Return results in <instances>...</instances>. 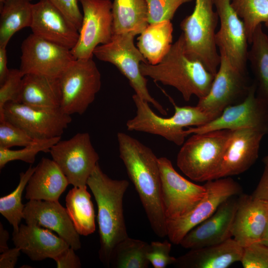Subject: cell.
I'll use <instances>...</instances> for the list:
<instances>
[{
  "instance_id": "obj_1",
  "label": "cell",
  "mask_w": 268,
  "mask_h": 268,
  "mask_svg": "<svg viewBox=\"0 0 268 268\" xmlns=\"http://www.w3.org/2000/svg\"><path fill=\"white\" fill-rule=\"evenodd\" d=\"M120 157L140 200L154 233L167 236L166 220L161 198L158 158L148 146L134 137L118 132Z\"/></svg>"
},
{
  "instance_id": "obj_2",
  "label": "cell",
  "mask_w": 268,
  "mask_h": 268,
  "mask_svg": "<svg viewBox=\"0 0 268 268\" xmlns=\"http://www.w3.org/2000/svg\"><path fill=\"white\" fill-rule=\"evenodd\" d=\"M87 185L94 197L98 208L99 258L104 266L109 267L113 250L129 237L124 216L123 199L129 182L124 179H111L103 172L98 163Z\"/></svg>"
},
{
  "instance_id": "obj_3",
  "label": "cell",
  "mask_w": 268,
  "mask_h": 268,
  "mask_svg": "<svg viewBox=\"0 0 268 268\" xmlns=\"http://www.w3.org/2000/svg\"><path fill=\"white\" fill-rule=\"evenodd\" d=\"M140 69L145 77L175 88L186 101L194 95L199 99L205 96L214 77L202 63L187 56L183 33L159 63H141Z\"/></svg>"
},
{
  "instance_id": "obj_4",
  "label": "cell",
  "mask_w": 268,
  "mask_h": 268,
  "mask_svg": "<svg viewBox=\"0 0 268 268\" xmlns=\"http://www.w3.org/2000/svg\"><path fill=\"white\" fill-rule=\"evenodd\" d=\"M132 98L136 107V115L127 122L128 130L158 135L178 146H181L188 135L185 128L201 126L214 119L197 105L179 106L174 103V115L163 118L155 114L149 103L136 94Z\"/></svg>"
},
{
  "instance_id": "obj_5",
  "label": "cell",
  "mask_w": 268,
  "mask_h": 268,
  "mask_svg": "<svg viewBox=\"0 0 268 268\" xmlns=\"http://www.w3.org/2000/svg\"><path fill=\"white\" fill-rule=\"evenodd\" d=\"M213 0H195L193 12L181 22L185 51L191 60L198 61L213 75L217 71L220 54L215 42L219 20Z\"/></svg>"
},
{
  "instance_id": "obj_6",
  "label": "cell",
  "mask_w": 268,
  "mask_h": 268,
  "mask_svg": "<svg viewBox=\"0 0 268 268\" xmlns=\"http://www.w3.org/2000/svg\"><path fill=\"white\" fill-rule=\"evenodd\" d=\"M231 130L193 134L177 156V165L188 178L202 182L216 179Z\"/></svg>"
},
{
  "instance_id": "obj_7",
  "label": "cell",
  "mask_w": 268,
  "mask_h": 268,
  "mask_svg": "<svg viewBox=\"0 0 268 268\" xmlns=\"http://www.w3.org/2000/svg\"><path fill=\"white\" fill-rule=\"evenodd\" d=\"M135 36L132 33L113 35L109 42L95 49L93 55L116 66L128 79L135 94L152 104L162 115H166V110L148 91L147 80L140 69L141 63L148 62L134 44Z\"/></svg>"
},
{
  "instance_id": "obj_8",
  "label": "cell",
  "mask_w": 268,
  "mask_h": 268,
  "mask_svg": "<svg viewBox=\"0 0 268 268\" xmlns=\"http://www.w3.org/2000/svg\"><path fill=\"white\" fill-rule=\"evenodd\" d=\"M61 109L71 115L84 114L101 86V73L92 58L74 60L59 77Z\"/></svg>"
},
{
  "instance_id": "obj_9",
  "label": "cell",
  "mask_w": 268,
  "mask_h": 268,
  "mask_svg": "<svg viewBox=\"0 0 268 268\" xmlns=\"http://www.w3.org/2000/svg\"><path fill=\"white\" fill-rule=\"evenodd\" d=\"M26 132L34 139L61 137L71 122L70 115L60 108H41L20 102H8L2 118Z\"/></svg>"
},
{
  "instance_id": "obj_10",
  "label": "cell",
  "mask_w": 268,
  "mask_h": 268,
  "mask_svg": "<svg viewBox=\"0 0 268 268\" xmlns=\"http://www.w3.org/2000/svg\"><path fill=\"white\" fill-rule=\"evenodd\" d=\"M49 152L69 184L87 186V180L99 159L88 133H79L69 139L60 140Z\"/></svg>"
},
{
  "instance_id": "obj_11",
  "label": "cell",
  "mask_w": 268,
  "mask_h": 268,
  "mask_svg": "<svg viewBox=\"0 0 268 268\" xmlns=\"http://www.w3.org/2000/svg\"><path fill=\"white\" fill-rule=\"evenodd\" d=\"M220 62L208 94L199 99L197 106L211 115L218 116L227 106L243 101L251 84L247 73L235 67L222 50H219Z\"/></svg>"
},
{
  "instance_id": "obj_12",
  "label": "cell",
  "mask_w": 268,
  "mask_h": 268,
  "mask_svg": "<svg viewBox=\"0 0 268 268\" xmlns=\"http://www.w3.org/2000/svg\"><path fill=\"white\" fill-rule=\"evenodd\" d=\"M204 185L206 194L192 210L180 218L166 221L167 236L171 243L180 244L191 230L211 215L222 202L242 193L240 185L230 177L209 180Z\"/></svg>"
},
{
  "instance_id": "obj_13",
  "label": "cell",
  "mask_w": 268,
  "mask_h": 268,
  "mask_svg": "<svg viewBox=\"0 0 268 268\" xmlns=\"http://www.w3.org/2000/svg\"><path fill=\"white\" fill-rule=\"evenodd\" d=\"M246 128L268 134V107L257 96L254 82L243 101L227 106L218 116L204 125L188 127L186 133L189 135L220 130Z\"/></svg>"
},
{
  "instance_id": "obj_14",
  "label": "cell",
  "mask_w": 268,
  "mask_h": 268,
  "mask_svg": "<svg viewBox=\"0 0 268 268\" xmlns=\"http://www.w3.org/2000/svg\"><path fill=\"white\" fill-rule=\"evenodd\" d=\"M161 181V198L166 220H174L187 214L204 197L206 189L180 175L171 161L158 158Z\"/></svg>"
},
{
  "instance_id": "obj_15",
  "label": "cell",
  "mask_w": 268,
  "mask_h": 268,
  "mask_svg": "<svg viewBox=\"0 0 268 268\" xmlns=\"http://www.w3.org/2000/svg\"><path fill=\"white\" fill-rule=\"evenodd\" d=\"M83 19L78 40L70 50L75 60L92 58L93 51L109 42L113 36L111 0H79Z\"/></svg>"
},
{
  "instance_id": "obj_16",
  "label": "cell",
  "mask_w": 268,
  "mask_h": 268,
  "mask_svg": "<svg viewBox=\"0 0 268 268\" xmlns=\"http://www.w3.org/2000/svg\"><path fill=\"white\" fill-rule=\"evenodd\" d=\"M19 70L25 75L34 73L59 78L74 61L70 49L34 34L22 43Z\"/></svg>"
},
{
  "instance_id": "obj_17",
  "label": "cell",
  "mask_w": 268,
  "mask_h": 268,
  "mask_svg": "<svg viewBox=\"0 0 268 268\" xmlns=\"http://www.w3.org/2000/svg\"><path fill=\"white\" fill-rule=\"evenodd\" d=\"M220 21L215 34L219 50L223 51L231 63L247 73L249 41L244 23L230 3V0H213Z\"/></svg>"
},
{
  "instance_id": "obj_18",
  "label": "cell",
  "mask_w": 268,
  "mask_h": 268,
  "mask_svg": "<svg viewBox=\"0 0 268 268\" xmlns=\"http://www.w3.org/2000/svg\"><path fill=\"white\" fill-rule=\"evenodd\" d=\"M265 135L253 129L231 130L215 179L238 175L250 168L259 157Z\"/></svg>"
},
{
  "instance_id": "obj_19",
  "label": "cell",
  "mask_w": 268,
  "mask_h": 268,
  "mask_svg": "<svg viewBox=\"0 0 268 268\" xmlns=\"http://www.w3.org/2000/svg\"><path fill=\"white\" fill-rule=\"evenodd\" d=\"M238 198L239 195L233 196L222 202L211 215L184 236L180 243L182 247L197 249L218 244L232 238Z\"/></svg>"
},
{
  "instance_id": "obj_20",
  "label": "cell",
  "mask_w": 268,
  "mask_h": 268,
  "mask_svg": "<svg viewBox=\"0 0 268 268\" xmlns=\"http://www.w3.org/2000/svg\"><path fill=\"white\" fill-rule=\"evenodd\" d=\"M30 28L35 35L70 50L79 35L75 26L49 0L32 4Z\"/></svg>"
},
{
  "instance_id": "obj_21",
  "label": "cell",
  "mask_w": 268,
  "mask_h": 268,
  "mask_svg": "<svg viewBox=\"0 0 268 268\" xmlns=\"http://www.w3.org/2000/svg\"><path fill=\"white\" fill-rule=\"evenodd\" d=\"M23 219L26 224H36L55 231L75 251L80 249L79 234L67 209L59 201L29 200L25 204Z\"/></svg>"
},
{
  "instance_id": "obj_22",
  "label": "cell",
  "mask_w": 268,
  "mask_h": 268,
  "mask_svg": "<svg viewBox=\"0 0 268 268\" xmlns=\"http://www.w3.org/2000/svg\"><path fill=\"white\" fill-rule=\"evenodd\" d=\"M268 226V201L252 195H239L232 237L242 247L260 242Z\"/></svg>"
},
{
  "instance_id": "obj_23",
  "label": "cell",
  "mask_w": 268,
  "mask_h": 268,
  "mask_svg": "<svg viewBox=\"0 0 268 268\" xmlns=\"http://www.w3.org/2000/svg\"><path fill=\"white\" fill-rule=\"evenodd\" d=\"M12 241L15 247L34 261L54 260L70 247L59 236L36 224H21L18 232L12 233Z\"/></svg>"
},
{
  "instance_id": "obj_24",
  "label": "cell",
  "mask_w": 268,
  "mask_h": 268,
  "mask_svg": "<svg viewBox=\"0 0 268 268\" xmlns=\"http://www.w3.org/2000/svg\"><path fill=\"white\" fill-rule=\"evenodd\" d=\"M243 247L231 238L216 245L190 250L173 264L180 268H227L240 262Z\"/></svg>"
},
{
  "instance_id": "obj_25",
  "label": "cell",
  "mask_w": 268,
  "mask_h": 268,
  "mask_svg": "<svg viewBox=\"0 0 268 268\" xmlns=\"http://www.w3.org/2000/svg\"><path fill=\"white\" fill-rule=\"evenodd\" d=\"M68 184L57 163L43 157L28 182L25 198L28 200L58 201Z\"/></svg>"
},
{
  "instance_id": "obj_26",
  "label": "cell",
  "mask_w": 268,
  "mask_h": 268,
  "mask_svg": "<svg viewBox=\"0 0 268 268\" xmlns=\"http://www.w3.org/2000/svg\"><path fill=\"white\" fill-rule=\"evenodd\" d=\"M62 91L59 78L34 73L24 75L20 103L41 108H60Z\"/></svg>"
},
{
  "instance_id": "obj_27",
  "label": "cell",
  "mask_w": 268,
  "mask_h": 268,
  "mask_svg": "<svg viewBox=\"0 0 268 268\" xmlns=\"http://www.w3.org/2000/svg\"><path fill=\"white\" fill-rule=\"evenodd\" d=\"M112 14L113 35L140 34L149 24L145 0H114Z\"/></svg>"
},
{
  "instance_id": "obj_28",
  "label": "cell",
  "mask_w": 268,
  "mask_h": 268,
  "mask_svg": "<svg viewBox=\"0 0 268 268\" xmlns=\"http://www.w3.org/2000/svg\"><path fill=\"white\" fill-rule=\"evenodd\" d=\"M173 28L171 21L149 24L137 39L136 47L148 63H159L172 45Z\"/></svg>"
},
{
  "instance_id": "obj_29",
  "label": "cell",
  "mask_w": 268,
  "mask_h": 268,
  "mask_svg": "<svg viewBox=\"0 0 268 268\" xmlns=\"http://www.w3.org/2000/svg\"><path fill=\"white\" fill-rule=\"evenodd\" d=\"M250 44L248 62L254 77L256 95L268 107V35L262 24L256 29Z\"/></svg>"
},
{
  "instance_id": "obj_30",
  "label": "cell",
  "mask_w": 268,
  "mask_h": 268,
  "mask_svg": "<svg viewBox=\"0 0 268 268\" xmlns=\"http://www.w3.org/2000/svg\"><path fill=\"white\" fill-rule=\"evenodd\" d=\"M67 212L77 232L87 236L95 230V212L87 186L74 187L66 197Z\"/></svg>"
},
{
  "instance_id": "obj_31",
  "label": "cell",
  "mask_w": 268,
  "mask_h": 268,
  "mask_svg": "<svg viewBox=\"0 0 268 268\" xmlns=\"http://www.w3.org/2000/svg\"><path fill=\"white\" fill-rule=\"evenodd\" d=\"M0 3V46L6 47L16 32L30 27L32 4L25 0H6Z\"/></svg>"
},
{
  "instance_id": "obj_32",
  "label": "cell",
  "mask_w": 268,
  "mask_h": 268,
  "mask_svg": "<svg viewBox=\"0 0 268 268\" xmlns=\"http://www.w3.org/2000/svg\"><path fill=\"white\" fill-rule=\"evenodd\" d=\"M149 244L128 237L120 242L111 254L109 267L115 268H147Z\"/></svg>"
},
{
  "instance_id": "obj_33",
  "label": "cell",
  "mask_w": 268,
  "mask_h": 268,
  "mask_svg": "<svg viewBox=\"0 0 268 268\" xmlns=\"http://www.w3.org/2000/svg\"><path fill=\"white\" fill-rule=\"evenodd\" d=\"M35 169L36 166L32 167L30 165L26 172H21L19 184L15 189L0 198V213L12 226L13 233L18 232L19 224L23 219L25 204L22 203V193Z\"/></svg>"
},
{
  "instance_id": "obj_34",
  "label": "cell",
  "mask_w": 268,
  "mask_h": 268,
  "mask_svg": "<svg viewBox=\"0 0 268 268\" xmlns=\"http://www.w3.org/2000/svg\"><path fill=\"white\" fill-rule=\"evenodd\" d=\"M230 3L244 23L250 44L257 27L268 22V0H230Z\"/></svg>"
},
{
  "instance_id": "obj_35",
  "label": "cell",
  "mask_w": 268,
  "mask_h": 268,
  "mask_svg": "<svg viewBox=\"0 0 268 268\" xmlns=\"http://www.w3.org/2000/svg\"><path fill=\"white\" fill-rule=\"evenodd\" d=\"M61 138L35 139L32 143L19 150L0 147V169L3 168L7 163L14 160L33 163L39 152H49L51 148L60 141Z\"/></svg>"
},
{
  "instance_id": "obj_36",
  "label": "cell",
  "mask_w": 268,
  "mask_h": 268,
  "mask_svg": "<svg viewBox=\"0 0 268 268\" xmlns=\"http://www.w3.org/2000/svg\"><path fill=\"white\" fill-rule=\"evenodd\" d=\"M149 24L171 21L178 8L192 0H145Z\"/></svg>"
},
{
  "instance_id": "obj_37",
  "label": "cell",
  "mask_w": 268,
  "mask_h": 268,
  "mask_svg": "<svg viewBox=\"0 0 268 268\" xmlns=\"http://www.w3.org/2000/svg\"><path fill=\"white\" fill-rule=\"evenodd\" d=\"M23 76L19 69H10L4 81L0 84V119L6 103L20 102Z\"/></svg>"
},
{
  "instance_id": "obj_38",
  "label": "cell",
  "mask_w": 268,
  "mask_h": 268,
  "mask_svg": "<svg viewBox=\"0 0 268 268\" xmlns=\"http://www.w3.org/2000/svg\"><path fill=\"white\" fill-rule=\"evenodd\" d=\"M35 140L23 130L7 121H0V147H24Z\"/></svg>"
},
{
  "instance_id": "obj_39",
  "label": "cell",
  "mask_w": 268,
  "mask_h": 268,
  "mask_svg": "<svg viewBox=\"0 0 268 268\" xmlns=\"http://www.w3.org/2000/svg\"><path fill=\"white\" fill-rule=\"evenodd\" d=\"M240 262L244 268H268V246L259 242L243 247Z\"/></svg>"
},
{
  "instance_id": "obj_40",
  "label": "cell",
  "mask_w": 268,
  "mask_h": 268,
  "mask_svg": "<svg viewBox=\"0 0 268 268\" xmlns=\"http://www.w3.org/2000/svg\"><path fill=\"white\" fill-rule=\"evenodd\" d=\"M171 242L152 241L149 244L147 258L154 268H165L173 265L176 258L170 256Z\"/></svg>"
},
{
  "instance_id": "obj_41",
  "label": "cell",
  "mask_w": 268,
  "mask_h": 268,
  "mask_svg": "<svg viewBox=\"0 0 268 268\" xmlns=\"http://www.w3.org/2000/svg\"><path fill=\"white\" fill-rule=\"evenodd\" d=\"M77 29H81L83 15L78 7L77 0H49Z\"/></svg>"
},
{
  "instance_id": "obj_42",
  "label": "cell",
  "mask_w": 268,
  "mask_h": 268,
  "mask_svg": "<svg viewBox=\"0 0 268 268\" xmlns=\"http://www.w3.org/2000/svg\"><path fill=\"white\" fill-rule=\"evenodd\" d=\"M74 250L69 247L57 256L54 260L58 268H80L81 267L79 257Z\"/></svg>"
},
{
  "instance_id": "obj_43",
  "label": "cell",
  "mask_w": 268,
  "mask_h": 268,
  "mask_svg": "<svg viewBox=\"0 0 268 268\" xmlns=\"http://www.w3.org/2000/svg\"><path fill=\"white\" fill-rule=\"evenodd\" d=\"M20 249L16 247L1 253L0 268H13L20 255Z\"/></svg>"
},
{
  "instance_id": "obj_44",
  "label": "cell",
  "mask_w": 268,
  "mask_h": 268,
  "mask_svg": "<svg viewBox=\"0 0 268 268\" xmlns=\"http://www.w3.org/2000/svg\"><path fill=\"white\" fill-rule=\"evenodd\" d=\"M251 195L255 198L268 201V167L265 166L258 184Z\"/></svg>"
},
{
  "instance_id": "obj_45",
  "label": "cell",
  "mask_w": 268,
  "mask_h": 268,
  "mask_svg": "<svg viewBox=\"0 0 268 268\" xmlns=\"http://www.w3.org/2000/svg\"><path fill=\"white\" fill-rule=\"evenodd\" d=\"M7 62L6 47L0 46V84L4 81L9 71Z\"/></svg>"
},
{
  "instance_id": "obj_46",
  "label": "cell",
  "mask_w": 268,
  "mask_h": 268,
  "mask_svg": "<svg viewBox=\"0 0 268 268\" xmlns=\"http://www.w3.org/2000/svg\"><path fill=\"white\" fill-rule=\"evenodd\" d=\"M9 233L5 230L2 224L0 223V253H2L8 249L9 248L7 245V240L9 239Z\"/></svg>"
},
{
  "instance_id": "obj_47",
  "label": "cell",
  "mask_w": 268,
  "mask_h": 268,
  "mask_svg": "<svg viewBox=\"0 0 268 268\" xmlns=\"http://www.w3.org/2000/svg\"><path fill=\"white\" fill-rule=\"evenodd\" d=\"M260 242L268 246V226H267Z\"/></svg>"
},
{
  "instance_id": "obj_48",
  "label": "cell",
  "mask_w": 268,
  "mask_h": 268,
  "mask_svg": "<svg viewBox=\"0 0 268 268\" xmlns=\"http://www.w3.org/2000/svg\"><path fill=\"white\" fill-rule=\"evenodd\" d=\"M263 161L265 166L268 167V154L264 157Z\"/></svg>"
},
{
  "instance_id": "obj_49",
  "label": "cell",
  "mask_w": 268,
  "mask_h": 268,
  "mask_svg": "<svg viewBox=\"0 0 268 268\" xmlns=\"http://www.w3.org/2000/svg\"><path fill=\"white\" fill-rule=\"evenodd\" d=\"M265 26L267 27V28L268 29V22H267L264 24Z\"/></svg>"
},
{
  "instance_id": "obj_50",
  "label": "cell",
  "mask_w": 268,
  "mask_h": 268,
  "mask_svg": "<svg viewBox=\"0 0 268 268\" xmlns=\"http://www.w3.org/2000/svg\"><path fill=\"white\" fill-rule=\"evenodd\" d=\"M5 0H0V2H3V1H5ZM25 0L31 1V0Z\"/></svg>"
}]
</instances>
